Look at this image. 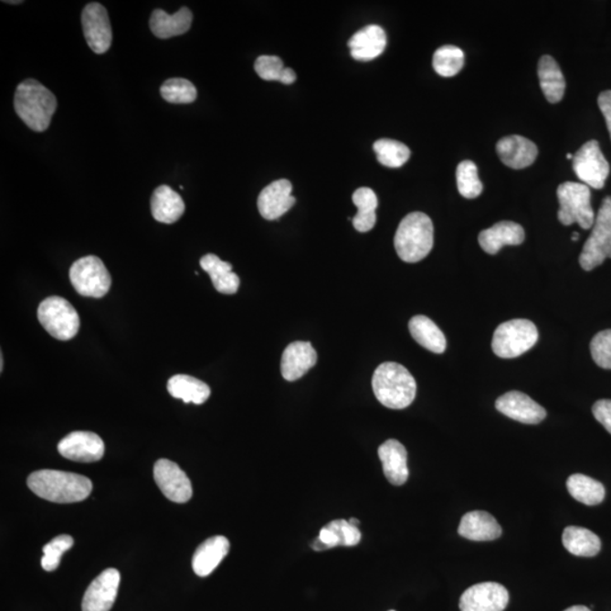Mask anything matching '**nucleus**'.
Here are the masks:
<instances>
[{
	"label": "nucleus",
	"mask_w": 611,
	"mask_h": 611,
	"mask_svg": "<svg viewBox=\"0 0 611 611\" xmlns=\"http://www.w3.org/2000/svg\"><path fill=\"white\" fill-rule=\"evenodd\" d=\"M27 486L37 496L54 503H78L92 491L89 478L60 470H37L27 478Z\"/></svg>",
	"instance_id": "f257e3e1"
},
{
	"label": "nucleus",
	"mask_w": 611,
	"mask_h": 611,
	"mask_svg": "<svg viewBox=\"0 0 611 611\" xmlns=\"http://www.w3.org/2000/svg\"><path fill=\"white\" fill-rule=\"evenodd\" d=\"M373 391L376 399L388 409L402 410L416 399V383L405 366L384 363L374 373Z\"/></svg>",
	"instance_id": "f03ea898"
},
{
	"label": "nucleus",
	"mask_w": 611,
	"mask_h": 611,
	"mask_svg": "<svg viewBox=\"0 0 611 611\" xmlns=\"http://www.w3.org/2000/svg\"><path fill=\"white\" fill-rule=\"evenodd\" d=\"M57 104L54 93L32 79L18 85L14 97L18 117L35 132H45L50 126Z\"/></svg>",
	"instance_id": "7ed1b4c3"
},
{
	"label": "nucleus",
	"mask_w": 611,
	"mask_h": 611,
	"mask_svg": "<svg viewBox=\"0 0 611 611\" xmlns=\"http://www.w3.org/2000/svg\"><path fill=\"white\" fill-rule=\"evenodd\" d=\"M433 246L434 226L427 215L412 212L401 221L395 237V248L404 262H420L427 258Z\"/></svg>",
	"instance_id": "20e7f679"
},
{
	"label": "nucleus",
	"mask_w": 611,
	"mask_h": 611,
	"mask_svg": "<svg viewBox=\"0 0 611 611\" xmlns=\"http://www.w3.org/2000/svg\"><path fill=\"white\" fill-rule=\"evenodd\" d=\"M560 212L558 220L564 226L577 224L582 229L595 225V216L591 206V191L585 184L567 182L557 189Z\"/></svg>",
	"instance_id": "39448f33"
},
{
	"label": "nucleus",
	"mask_w": 611,
	"mask_h": 611,
	"mask_svg": "<svg viewBox=\"0 0 611 611\" xmlns=\"http://www.w3.org/2000/svg\"><path fill=\"white\" fill-rule=\"evenodd\" d=\"M539 333L532 321H505L496 329L491 348L496 356L511 359L522 356L537 343Z\"/></svg>",
	"instance_id": "423d86ee"
},
{
	"label": "nucleus",
	"mask_w": 611,
	"mask_h": 611,
	"mask_svg": "<svg viewBox=\"0 0 611 611\" xmlns=\"http://www.w3.org/2000/svg\"><path fill=\"white\" fill-rule=\"evenodd\" d=\"M37 320L44 329L57 340L68 341L77 336L79 316L77 310L64 298H46L37 308Z\"/></svg>",
	"instance_id": "0eeeda50"
},
{
	"label": "nucleus",
	"mask_w": 611,
	"mask_h": 611,
	"mask_svg": "<svg viewBox=\"0 0 611 611\" xmlns=\"http://www.w3.org/2000/svg\"><path fill=\"white\" fill-rule=\"evenodd\" d=\"M592 228L580 255V264L585 271H592L611 258V196L606 197L601 204Z\"/></svg>",
	"instance_id": "6e6552de"
},
{
	"label": "nucleus",
	"mask_w": 611,
	"mask_h": 611,
	"mask_svg": "<svg viewBox=\"0 0 611 611\" xmlns=\"http://www.w3.org/2000/svg\"><path fill=\"white\" fill-rule=\"evenodd\" d=\"M69 280L83 297L102 298L111 287V273L97 256H85L72 265Z\"/></svg>",
	"instance_id": "1a4fd4ad"
},
{
	"label": "nucleus",
	"mask_w": 611,
	"mask_h": 611,
	"mask_svg": "<svg viewBox=\"0 0 611 611\" xmlns=\"http://www.w3.org/2000/svg\"><path fill=\"white\" fill-rule=\"evenodd\" d=\"M573 170L586 186L601 189L605 186L610 173V165L606 160L596 141L586 142L573 158Z\"/></svg>",
	"instance_id": "9d476101"
},
{
	"label": "nucleus",
	"mask_w": 611,
	"mask_h": 611,
	"mask_svg": "<svg viewBox=\"0 0 611 611\" xmlns=\"http://www.w3.org/2000/svg\"><path fill=\"white\" fill-rule=\"evenodd\" d=\"M82 26L90 48L98 55L106 54L112 42L111 25L106 7L99 3L88 4L82 12Z\"/></svg>",
	"instance_id": "9b49d317"
},
{
	"label": "nucleus",
	"mask_w": 611,
	"mask_h": 611,
	"mask_svg": "<svg viewBox=\"0 0 611 611\" xmlns=\"http://www.w3.org/2000/svg\"><path fill=\"white\" fill-rule=\"evenodd\" d=\"M153 475L156 485L168 500L184 504L192 499V482L178 464L161 458L154 464Z\"/></svg>",
	"instance_id": "f8f14e48"
},
{
	"label": "nucleus",
	"mask_w": 611,
	"mask_h": 611,
	"mask_svg": "<svg viewBox=\"0 0 611 611\" xmlns=\"http://www.w3.org/2000/svg\"><path fill=\"white\" fill-rule=\"evenodd\" d=\"M510 600L506 587L496 582H485L469 587L459 599L461 611H504Z\"/></svg>",
	"instance_id": "ddd939ff"
},
{
	"label": "nucleus",
	"mask_w": 611,
	"mask_h": 611,
	"mask_svg": "<svg viewBox=\"0 0 611 611\" xmlns=\"http://www.w3.org/2000/svg\"><path fill=\"white\" fill-rule=\"evenodd\" d=\"M121 585V573L116 568H108L92 581L85 592L83 611H111L115 604Z\"/></svg>",
	"instance_id": "4468645a"
},
{
	"label": "nucleus",
	"mask_w": 611,
	"mask_h": 611,
	"mask_svg": "<svg viewBox=\"0 0 611 611\" xmlns=\"http://www.w3.org/2000/svg\"><path fill=\"white\" fill-rule=\"evenodd\" d=\"M58 451L65 458L75 462H97L104 456V443L100 436L91 432H73L58 444Z\"/></svg>",
	"instance_id": "2eb2a0df"
},
{
	"label": "nucleus",
	"mask_w": 611,
	"mask_h": 611,
	"mask_svg": "<svg viewBox=\"0 0 611 611\" xmlns=\"http://www.w3.org/2000/svg\"><path fill=\"white\" fill-rule=\"evenodd\" d=\"M496 409L509 418L527 425L542 423L547 416L542 406L519 391H511L499 397Z\"/></svg>",
	"instance_id": "dca6fc26"
},
{
	"label": "nucleus",
	"mask_w": 611,
	"mask_h": 611,
	"mask_svg": "<svg viewBox=\"0 0 611 611\" xmlns=\"http://www.w3.org/2000/svg\"><path fill=\"white\" fill-rule=\"evenodd\" d=\"M292 184L287 179L277 180L260 192L258 207L264 219H279L295 205L296 198L291 195Z\"/></svg>",
	"instance_id": "f3484780"
},
{
	"label": "nucleus",
	"mask_w": 611,
	"mask_h": 611,
	"mask_svg": "<svg viewBox=\"0 0 611 611\" xmlns=\"http://www.w3.org/2000/svg\"><path fill=\"white\" fill-rule=\"evenodd\" d=\"M317 353L311 342L296 341L284 349L281 359V374L284 380L295 382L314 367Z\"/></svg>",
	"instance_id": "a211bd4d"
},
{
	"label": "nucleus",
	"mask_w": 611,
	"mask_h": 611,
	"mask_svg": "<svg viewBox=\"0 0 611 611\" xmlns=\"http://www.w3.org/2000/svg\"><path fill=\"white\" fill-rule=\"evenodd\" d=\"M496 150L501 163L511 169L528 168L538 156L537 145L520 135H511L500 140Z\"/></svg>",
	"instance_id": "6ab92c4d"
},
{
	"label": "nucleus",
	"mask_w": 611,
	"mask_h": 611,
	"mask_svg": "<svg viewBox=\"0 0 611 611\" xmlns=\"http://www.w3.org/2000/svg\"><path fill=\"white\" fill-rule=\"evenodd\" d=\"M384 475L395 486L405 485L409 478L406 449L399 440L388 439L378 448Z\"/></svg>",
	"instance_id": "aec40b11"
},
{
	"label": "nucleus",
	"mask_w": 611,
	"mask_h": 611,
	"mask_svg": "<svg viewBox=\"0 0 611 611\" xmlns=\"http://www.w3.org/2000/svg\"><path fill=\"white\" fill-rule=\"evenodd\" d=\"M352 56L359 61L377 58L386 48V33L380 26H368L354 33L349 40Z\"/></svg>",
	"instance_id": "412c9836"
},
{
	"label": "nucleus",
	"mask_w": 611,
	"mask_h": 611,
	"mask_svg": "<svg viewBox=\"0 0 611 611\" xmlns=\"http://www.w3.org/2000/svg\"><path fill=\"white\" fill-rule=\"evenodd\" d=\"M525 232L522 226L515 222L501 221L480 232L478 240L487 254L495 255L504 246H518L523 243Z\"/></svg>",
	"instance_id": "4be33fe9"
},
{
	"label": "nucleus",
	"mask_w": 611,
	"mask_h": 611,
	"mask_svg": "<svg viewBox=\"0 0 611 611\" xmlns=\"http://www.w3.org/2000/svg\"><path fill=\"white\" fill-rule=\"evenodd\" d=\"M458 534L471 542H492L500 537L501 528L494 516L484 511H475L463 516Z\"/></svg>",
	"instance_id": "5701e85b"
},
{
	"label": "nucleus",
	"mask_w": 611,
	"mask_h": 611,
	"mask_svg": "<svg viewBox=\"0 0 611 611\" xmlns=\"http://www.w3.org/2000/svg\"><path fill=\"white\" fill-rule=\"evenodd\" d=\"M229 549V540L224 535H216L205 540L193 556V570L195 574L201 577L210 575L228 555Z\"/></svg>",
	"instance_id": "b1692460"
},
{
	"label": "nucleus",
	"mask_w": 611,
	"mask_h": 611,
	"mask_svg": "<svg viewBox=\"0 0 611 611\" xmlns=\"http://www.w3.org/2000/svg\"><path fill=\"white\" fill-rule=\"evenodd\" d=\"M193 13L188 7H182L169 16L163 9H154L150 18V27L159 39L184 35L192 26Z\"/></svg>",
	"instance_id": "393cba45"
},
{
	"label": "nucleus",
	"mask_w": 611,
	"mask_h": 611,
	"mask_svg": "<svg viewBox=\"0 0 611 611\" xmlns=\"http://www.w3.org/2000/svg\"><path fill=\"white\" fill-rule=\"evenodd\" d=\"M184 202L177 192L167 184L159 186L151 198V211L154 219L161 224L172 225L184 215Z\"/></svg>",
	"instance_id": "a878e982"
},
{
	"label": "nucleus",
	"mask_w": 611,
	"mask_h": 611,
	"mask_svg": "<svg viewBox=\"0 0 611 611\" xmlns=\"http://www.w3.org/2000/svg\"><path fill=\"white\" fill-rule=\"evenodd\" d=\"M201 268L211 278L216 290L224 295H235L240 286V279L232 272V265L217 258L215 254H206L201 258Z\"/></svg>",
	"instance_id": "bb28decb"
},
{
	"label": "nucleus",
	"mask_w": 611,
	"mask_h": 611,
	"mask_svg": "<svg viewBox=\"0 0 611 611\" xmlns=\"http://www.w3.org/2000/svg\"><path fill=\"white\" fill-rule=\"evenodd\" d=\"M540 88L551 103L562 101L565 94L566 83L557 61L551 56H543L538 64Z\"/></svg>",
	"instance_id": "cd10ccee"
},
{
	"label": "nucleus",
	"mask_w": 611,
	"mask_h": 611,
	"mask_svg": "<svg viewBox=\"0 0 611 611\" xmlns=\"http://www.w3.org/2000/svg\"><path fill=\"white\" fill-rule=\"evenodd\" d=\"M409 330L416 342L421 347L434 353H443L447 349V338L434 321L427 316L418 315L412 317L409 321Z\"/></svg>",
	"instance_id": "c85d7f7f"
},
{
	"label": "nucleus",
	"mask_w": 611,
	"mask_h": 611,
	"mask_svg": "<svg viewBox=\"0 0 611 611\" xmlns=\"http://www.w3.org/2000/svg\"><path fill=\"white\" fill-rule=\"evenodd\" d=\"M168 392L184 404L203 405L211 395L207 384L189 375H174L168 382Z\"/></svg>",
	"instance_id": "c756f323"
},
{
	"label": "nucleus",
	"mask_w": 611,
	"mask_h": 611,
	"mask_svg": "<svg viewBox=\"0 0 611 611\" xmlns=\"http://www.w3.org/2000/svg\"><path fill=\"white\" fill-rule=\"evenodd\" d=\"M563 544L573 555L594 557L598 555L601 542L595 533L585 528L567 527L563 532Z\"/></svg>",
	"instance_id": "7c9ffc66"
},
{
	"label": "nucleus",
	"mask_w": 611,
	"mask_h": 611,
	"mask_svg": "<svg viewBox=\"0 0 611 611\" xmlns=\"http://www.w3.org/2000/svg\"><path fill=\"white\" fill-rule=\"evenodd\" d=\"M353 202L358 212L352 219L354 229L359 232L371 231L376 225L378 200L375 192L368 187H362L353 193Z\"/></svg>",
	"instance_id": "2f4dec72"
},
{
	"label": "nucleus",
	"mask_w": 611,
	"mask_h": 611,
	"mask_svg": "<svg viewBox=\"0 0 611 611\" xmlns=\"http://www.w3.org/2000/svg\"><path fill=\"white\" fill-rule=\"evenodd\" d=\"M566 485L573 499L582 504L595 506L603 503L605 500L604 485L590 477L576 473L568 478Z\"/></svg>",
	"instance_id": "473e14b6"
},
{
	"label": "nucleus",
	"mask_w": 611,
	"mask_h": 611,
	"mask_svg": "<svg viewBox=\"0 0 611 611\" xmlns=\"http://www.w3.org/2000/svg\"><path fill=\"white\" fill-rule=\"evenodd\" d=\"M378 163L388 168H400L410 158V150L399 141L382 139L374 143Z\"/></svg>",
	"instance_id": "72a5a7b5"
},
{
	"label": "nucleus",
	"mask_w": 611,
	"mask_h": 611,
	"mask_svg": "<svg viewBox=\"0 0 611 611\" xmlns=\"http://www.w3.org/2000/svg\"><path fill=\"white\" fill-rule=\"evenodd\" d=\"M464 65L463 51L456 46H443L435 51L433 66L435 72L443 78L456 77Z\"/></svg>",
	"instance_id": "f704fd0d"
},
{
	"label": "nucleus",
	"mask_w": 611,
	"mask_h": 611,
	"mask_svg": "<svg viewBox=\"0 0 611 611\" xmlns=\"http://www.w3.org/2000/svg\"><path fill=\"white\" fill-rule=\"evenodd\" d=\"M161 97L174 104L192 103L197 99V90L191 80L170 79L160 89Z\"/></svg>",
	"instance_id": "c9c22d12"
},
{
	"label": "nucleus",
	"mask_w": 611,
	"mask_h": 611,
	"mask_svg": "<svg viewBox=\"0 0 611 611\" xmlns=\"http://www.w3.org/2000/svg\"><path fill=\"white\" fill-rule=\"evenodd\" d=\"M458 193L466 198H476L482 193V184L478 176V169L472 161H462L457 169Z\"/></svg>",
	"instance_id": "e433bc0d"
},
{
	"label": "nucleus",
	"mask_w": 611,
	"mask_h": 611,
	"mask_svg": "<svg viewBox=\"0 0 611 611\" xmlns=\"http://www.w3.org/2000/svg\"><path fill=\"white\" fill-rule=\"evenodd\" d=\"M74 540L68 534H61L44 547V557L41 560V565L47 572L55 571L59 566L60 558L63 553L68 552L73 547Z\"/></svg>",
	"instance_id": "4c0bfd02"
},
{
	"label": "nucleus",
	"mask_w": 611,
	"mask_h": 611,
	"mask_svg": "<svg viewBox=\"0 0 611 611\" xmlns=\"http://www.w3.org/2000/svg\"><path fill=\"white\" fill-rule=\"evenodd\" d=\"M592 358L599 367L611 369V330L599 332L591 341Z\"/></svg>",
	"instance_id": "58836bf2"
},
{
	"label": "nucleus",
	"mask_w": 611,
	"mask_h": 611,
	"mask_svg": "<svg viewBox=\"0 0 611 611\" xmlns=\"http://www.w3.org/2000/svg\"><path fill=\"white\" fill-rule=\"evenodd\" d=\"M255 70L264 80L282 82L286 68L283 66V61L277 56H260L255 61Z\"/></svg>",
	"instance_id": "ea45409f"
},
{
	"label": "nucleus",
	"mask_w": 611,
	"mask_h": 611,
	"mask_svg": "<svg viewBox=\"0 0 611 611\" xmlns=\"http://www.w3.org/2000/svg\"><path fill=\"white\" fill-rule=\"evenodd\" d=\"M328 527L333 530V532L339 535L341 546H357V544L360 543V539H362V533H360L358 527H354V525L350 524L348 521H332V522L328 524Z\"/></svg>",
	"instance_id": "a19ab883"
},
{
	"label": "nucleus",
	"mask_w": 611,
	"mask_h": 611,
	"mask_svg": "<svg viewBox=\"0 0 611 611\" xmlns=\"http://www.w3.org/2000/svg\"><path fill=\"white\" fill-rule=\"evenodd\" d=\"M595 418L611 434V400H600L592 407Z\"/></svg>",
	"instance_id": "79ce46f5"
},
{
	"label": "nucleus",
	"mask_w": 611,
	"mask_h": 611,
	"mask_svg": "<svg viewBox=\"0 0 611 611\" xmlns=\"http://www.w3.org/2000/svg\"><path fill=\"white\" fill-rule=\"evenodd\" d=\"M598 106L607 124L610 139H611V90L600 93L598 98Z\"/></svg>",
	"instance_id": "37998d69"
},
{
	"label": "nucleus",
	"mask_w": 611,
	"mask_h": 611,
	"mask_svg": "<svg viewBox=\"0 0 611 611\" xmlns=\"http://www.w3.org/2000/svg\"><path fill=\"white\" fill-rule=\"evenodd\" d=\"M319 539L329 549L341 546L339 535L329 528L328 525L321 530Z\"/></svg>",
	"instance_id": "c03bdc74"
},
{
	"label": "nucleus",
	"mask_w": 611,
	"mask_h": 611,
	"mask_svg": "<svg viewBox=\"0 0 611 611\" xmlns=\"http://www.w3.org/2000/svg\"><path fill=\"white\" fill-rule=\"evenodd\" d=\"M311 548L316 552H324L328 551V547L325 546L323 543L321 542L319 538L315 539L311 543Z\"/></svg>",
	"instance_id": "a18cd8bd"
},
{
	"label": "nucleus",
	"mask_w": 611,
	"mask_h": 611,
	"mask_svg": "<svg viewBox=\"0 0 611 611\" xmlns=\"http://www.w3.org/2000/svg\"><path fill=\"white\" fill-rule=\"evenodd\" d=\"M565 611H591L585 606H573V607L566 609Z\"/></svg>",
	"instance_id": "49530a36"
},
{
	"label": "nucleus",
	"mask_w": 611,
	"mask_h": 611,
	"mask_svg": "<svg viewBox=\"0 0 611 611\" xmlns=\"http://www.w3.org/2000/svg\"><path fill=\"white\" fill-rule=\"evenodd\" d=\"M348 522H349L350 524L354 525V527H358V525H359V523H360V522H359V520L354 519V518L348 520Z\"/></svg>",
	"instance_id": "de8ad7c7"
},
{
	"label": "nucleus",
	"mask_w": 611,
	"mask_h": 611,
	"mask_svg": "<svg viewBox=\"0 0 611 611\" xmlns=\"http://www.w3.org/2000/svg\"><path fill=\"white\" fill-rule=\"evenodd\" d=\"M0 363H2V364H0V371L3 372V368H4V357H3V354H2V356H0Z\"/></svg>",
	"instance_id": "09e8293b"
},
{
	"label": "nucleus",
	"mask_w": 611,
	"mask_h": 611,
	"mask_svg": "<svg viewBox=\"0 0 611 611\" xmlns=\"http://www.w3.org/2000/svg\"><path fill=\"white\" fill-rule=\"evenodd\" d=\"M579 238H580L579 234H577V232H574V234H573V240L576 241Z\"/></svg>",
	"instance_id": "8fccbe9b"
},
{
	"label": "nucleus",
	"mask_w": 611,
	"mask_h": 611,
	"mask_svg": "<svg viewBox=\"0 0 611 611\" xmlns=\"http://www.w3.org/2000/svg\"><path fill=\"white\" fill-rule=\"evenodd\" d=\"M4 3H6V4H14V5H16V4H22L21 0H18V2H14V0H13V2H9V0H6V2H4Z\"/></svg>",
	"instance_id": "3c124183"
},
{
	"label": "nucleus",
	"mask_w": 611,
	"mask_h": 611,
	"mask_svg": "<svg viewBox=\"0 0 611 611\" xmlns=\"http://www.w3.org/2000/svg\"><path fill=\"white\" fill-rule=\"evenodd\" d=\"M566 158H567L568 160H573V158H574V155L568 153V154L566 155Z\"/></svg>",
	"instance_id": "603ef678"
},
{
	"label": "nucleus",
	"mask_w": 611,
	"mask_h": 611,
	"mask_svg": "<svg viewBox=\"0 0 611 611\" xmlns=\"http://www.w3.org/2000/svg\"><path fill=\"white\" fill-rule=\"evenodd\" d=\"M391 611H395V610H391Z\"/></svg>",
	"instance_id": "864d4df0"
}]
</instances>
